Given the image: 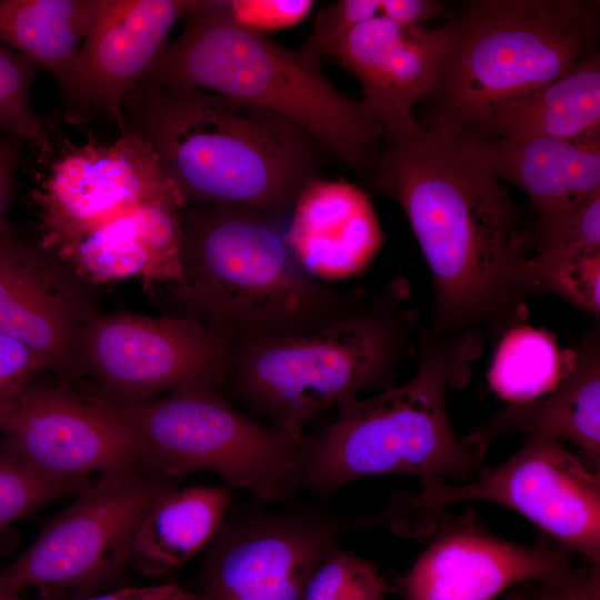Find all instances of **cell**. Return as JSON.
<instances>
[{"label":"cell","mask_w":600,"mask_h":600,"mask_svg":"<svg viewBox=\"0 0 600 600\" xmlns=\"http://www.w3.org/2000/svg\"><path fill=\"white\" fill-rule=\"evenodd\" d=\"M600 472L590 470L562 441L533 436L506 462L477 479L451 484L420 479L418 493L390 499L404 517L422 518L466 501H490L514 510L558 546L600 566Z\"/></svg>","instance_id":"7c38bea8"},{"label":"cell","mask_w":600,"mask_h":600,"mask_svg":"<svg viewBox=\"0 0 600 600\" xmlns=\"http://www.w3.org/2000/svg\"><path fill=\"white\" fill-rule=\"evenodd\" d=\"M216 3L234 26L258 34L299 23L314 4L310 0H216Z\"/></svg>","instance_id":"4dcf8cb0"},{"label":"cell","mask_w":600,"mask_h":600,"mask_svg":"<svg viewBox=\"0 0 600 600\" xmlns=\"http://www.w3.org/2000/svg\"><path fill=\"white\" fill-rule=\"evenodd\" d=\"M394 277L356 312L321 327L242 341L230 349L223 393L284 434L301 440L309 421L367 390L396 387L414 352L417 311Z\"/></svg>","instance_id":"277c9868"},{"label":"cell","mask_w":600,"mask_h":600,"mask_svg":"<svg viewBox=\"0 0 600 600\" xmlns=\"http://www.w3.org/2000/svg\"><path fill=\"white\" fill-rule=\"evenodd\" d=\"M379 14L403 26H423L446 10L434 0H379Z\"/></svg>","instance_id":"d590c367"},{"label":"cell","mask_w":600,"mask_h":600,"mask_svg":"<svg viewBox=\"0 0 600 600\" xmlns=\"http://www.w3.org/2000/svg\"><path fill=\"white\" fill-rule=\"evenodd\" d=\"M599 133L600 56L594 51L561 78L492 107L470 134L581 140Z\"/></svg>","instance_id":"cb8c5ba5"},{"label":"cell","mask_w":600,"mask_h":600,"mask_svg":"<svg viewBox=\"0 0 600 600\" xmlns=\"http://www.w3.org/2000/svg\"><path fill=\"white\" fill-rule=\"evenodd\" d=\"M200 0H97L64 101L71 123L102 114L126 129L124 101L164 47L173 24Z\"/></svg>","instance_id":"9a60e30c"},{"label":"cell","mask_w":600,"mask_h":600,"mask_svg":"<svg viewBox=\"0 0 600 600\" xmlns=\"http://www.w3.org/2000/svg\"><path fill=\"white\" fill-rule=\"evenodd\" d=\"M360 520L308 500L232 503L201 562L198 600H302L318 564Z\"/></svg>","instance_id":"8fae6325"},{"label":"cell","mask_w":600,"mask_h":600,"mask_svg":"<svg viewBox=\"0 0 600 600\" xmlns=\"http://www.w3.org/2000/svg\"><path fill=\"white\" fill-rule=\"evenodd\" d=\"M531 293H553L600 316V249L541 247L528 262Z\"/></svg>","instance_id":"4316f807"},{"label":"cell","mask_w":600,"mask_h":600,"mask_svg":"<svg viewBox=\"0 0 600 600\" xmlns=\"http://www.w3.org/2000/svg\"><path fill=\"white\" fill-rule=\"evenodd\" d=\"M183 200L153 201L92 230L57 258L88 284L138 278L152 297L157 287L180 286Z\"/></svg>","instance_id":"ffe728a7"},{"label":"cell","mask_w":600,"mask_h":600,"mask_svg":"<svg viewBox=\"0 0 600 600\" xmlns=\"http://www.w3.org/2000/svg\"><path fill=\"white\" fill-rule=\"evenodd\" d=\"M364 179L402 208L428 263L427 338L473 343L526 318L530 236L472 134L431 123L384 137Z\"/></svg>","instance_id":"6da1fadb"},{"label":"cell","mask_w":600,"mask_h":600,"mask_svg":"<svg viewBox=\"0 0 600 600\" xmlns=\"http://www.w3.org/2000/svg\"><path fill=\"white\" fill-rule=\"evenodd\" d=\"M473 137L492 173L530 198L538 214L536 231L550 227L600 190V137Z\"/></svg>","instance_id":"44dd1931"},{"label":"cell","mask_w":600,"mask_h":600,"mask_svg":"<svg viewBox=\"0 0 600 600\" xmlns=\"http://www.w3.org/2000/svg\"><path fill=\"white\" fill-rule=\"evenodd\" d=\"M4 401H6V399L0 397V413H1L2 409H3Z\"/></svg>","instance_id":"ab89813d"},{"label":"cell","mask_w":600,"mask_h":600,"mask_svg":"<svg viewBox=\"0 0 600 600\" xmlns=\"http://www.w3.org/2000/svg\"><path fill=\"white\" fill-rule=\"evenodd\" d=\"M229 344L188 317L114 312L91 317L74 343L76 379L124 406L188 388L221 389Z\"/></svg>","instance_id":"4fadbf2b"},{"label":"cell","mask_w":600,"mask_h":600,"mask_svg":"<svg viewBox=\"0 0 600 600\" xmlns=\"http://www.w3.org/2000/svg\"><path fill=\"white\" fill-rule=\"evenodd\" d=\"M126 127L151 147L189 204L226 203L279 217L320 177L326 151L268 109L188 87H137Z\"/></svg>","instance_id":"7a4b0ae2"},{"label":"cell","mask_w":600,"mask_h":600,"mask_svg":"<svg viewBox=\"0 0 600 600\" xmlns=\"http://www.w3.org/2000/svg\"><path fill=\"white\" fill-rule=\"evenodd\" d=\"M444 49L441 26H403L379 14L352 29L330 56L359 80L360 103L383 137H398L420 129L413 108L432 93Z\"/></svg>","instance_id":"ac0fdd59"},{"label":"cell","mask_w":600,"mask_h":600,"mask_svg":"<svg viewBox=\"0 0 600 600\" xmlns=\"http://www.w3.org/2000/svg\"><path fill=\"white\" fill-rule=\"evenodd\" d=\"M290 214L287 244L300 267L319 281L362 273L384 241L369 196L344 180L310 181Z\"/></svg>","instance_id":"d6986e66"},{"label":"cell","mask_w":600,"mask_h":600,"mask_svg":"<svg viewBox=\"0 0 600 600\" xmlns=\"http://www.w3.org/2000/svg\"><path fill=\"white\" fill-rule=\"evenodd\" d=\"M560 546L509 542L469 521L446 522L401 578L404 600H492L520 582L557 578L571 567Z\"/></svg>","instance_id":"e0dca14e"},{"label":"cell","mask_w":600,"mask_h":600,"mask_svg":"<svg viewBox=\"0 0 600 600\" xmlns=\"http://www.w3.org/2000/svg\"><path fill=\"white\" fill-rule=\"evenodd\" d=\"M433 120L473 133L492 107L546 86L599 51V2L472 0L446 12Z\"/></svg>","instance_id":"52a82bcc"},{"label":"cell","mask_w":600,"mask_h":600,"mask_svg":"<svg viewBox=\"0 0 600 600\" xmlns=\"http://www.w3.org/2000/svg\"><path fill=\"white\" fill-rule=\"evenodd\" d=\"M21 139L0 137V226L6 222L8 210L13 192L14 178L20 162Z\"/></svg>","instance_id":"74e56055"},{"label":"cell","mask_w":600,"mask_h":600,"mask_svg":"<svg viewBox=\"0 0 600 600\" xmlns=\"http://www.w3.org/2000/svg\"><path fill=\"white\" fill-rule=\"evenodd\" d=\"M103 402L130 434L143 470L172 480L211 471L228 488L267 504L289 502L299 492L303 438L241 412L221 389H181L124 406Z\"/></svg>","instance_id":"ba28073f"},{"label":"cell","mask_w":600,"mask_h":600,"mask_svg":"<svg viewBox=\"0 0 600 600\" xmlns=\"http://www.w3.org/2000/svg\"><path fill=\"white\" fill-rule=\"evenodd\" d=\"M88 486V479L38 471L0 441V531L48 503L78 494Z\"/></svg>","instance_id":"83f0119b"},{"label":"cell","mask_w":600,"mask_h":600,"mask_svg":"<svg viewBox=\"0 0 600 600\" xmlns=\"http://www.w3.org/2000/svg\"><path fill=\"white\" fill-rule=\"evenodd\" d=\"M38 68L0 42V131L27 140L37 149L48 141V126L30 107V88Z\"/></svg>","instance_id":"f1b7e54d"},{"label":"cell","mask_w":600,"mask_h":600,"mask_svg":"<svg viewBox=\"0 0 600 600\" xmlns=\"http://www.w3.org/2000/svg\"><path fill=\"white\" fill-rule=\"evenodd\" d=\"M379 16V0H341L321 8L301 49L321 57L332 50L360 23Z\"/></svg>","instance_id":"1f68e13d"},{"label":"cell","mask_w":600,"mask_h":600,"mask_svg":"<svg viewBox=\"0 0 600 600\" xmlns=\"http://www.w3.org/2000/svg\"><path fill=\"white\" fill-rule=\"evenodd\" d=\"M0 441L38 471L88 479L141 469L134 443L104 402L68 386L29 381L6 399Z\"/></svg>","instance_id":"5bb4252c"},{"label":"cell","mask_w":600,"mask_h":600,"mask_svg":"<svg viewBox=\"0 0 600 600\" xmlns=\"http://www.w3.org/2000/svg\"><path fill=\"white\" fill-rule=\"evenodd\" d=\"M536 584L533 600H600V566L588 563L584 568H571Z\"/></svg>","instance_id":"e575fe53"},{"label":"cell","mask_w":600,"mask_h":600,"mask_svg":"<svg viewBox=\"0 0 600 600\" xmlns=\"http://www.w3.org/2000/svg\"><path fill=\"white\" fill-rule=\"evenodd\" d=\"M231 504L227 486L167 487L136 527L129 567L158 577L187 563L213 541Z\"/></svg>","instance_id":"603a6c76"},{"label":"cell","mask_w":600,"mask_h":600,"mask_svg":"<svg viewBox=\"0 0 600 600\" xmlns=\"http://www.w3.org/2000/svg\"><path fill=\"white\" fill-rule=\"evenodd\" d=\"M97 0H0V42L57 80L64 101Z\"/></svg>","instance_id":"d4e9b609"},{"label":"cell","mask_w":600,"mask_h":600,"mask_svg":"<svg viewBox=\"0 0 600 600\" xmlns=\"http://www.w3.org/2000/svg\"><path fill=\"white\" fill-rule=\"evenodd\" d=\"M39 243L0 226V332L31 347L47 370L76 379L74 343L97 311L88 287Z\"/></svg>","instance_id":"2e32d148"},{"label":"cell","mask_w":600,"mask_h":600,"mask_svg":"<svg viewBox=\"0 0 600 600\" xmlns=\"http://www.w3.org/2000/svg\"><path fill=\"white\" fill-rule=\"evenodd\" d=\"M572 351L561 352L546 331L516 324L501 337L489 370V383L511 404L540 398L560 383L571 364Z\"/></svg>","instance_id":"484cf974"},{"label":"cell","mask_w":600,"mask_h":600,"mask_svg":"<svg viewBox=\"0 0 600 600\" xmlns=\"http://www.w3.org/2000/svg\"><path fill=\"white\" fill-rule=\"evenodd\" d=\"M183 283L161 298L168 316L193 318L230 349L246 340L302 332L347 317L370 297L341 291L306 272L292 256L283 217L226 203L181 210Z\"/></svg>","instance_id":"3957f363"},{"label":"cell","mask_w":600,"mask_h":600,"mask_svg":"<svg viewBox=\"0 0 600 600\" xmlns=\"http://www.w3.org/2000/svg\"><path fill=\"white\" fill-rule=\"evenodd\" d=\"M177 480L143 470L100 474L0 568V590L41 598L92 596L129 568L133 532L152 500Z\"/></svg>","instance_id":"9c48e42d"},{"label":"cell","mask_w":600,"mask_h":600,"mask_svg":"<svg viewBox=\"0 0 600 600\" xmlns=\"http://www.w3.org/2000/svg\"><path fill=\"white\" fill-rule=\"evenodd\" d=\"M0 600H21V598L20 594H14L0 590Z\"/></svg>","instance_id":"f35d334b"},{"label":"cell","mask_w":600,"mask_h":600,"mask_svg":"<svg viewBox=\"0 0 600 600\" xmlns=\"http://www.w3.org/2000/svg\"><path fill=\"white\" fill-rule=\"evenodd\" d=\"M41 600H198L194 591H189L176 583H162L147 587H126L103 594L81 598H41Z\"/></svg>","instance_id":"8d00e7d4"},{"label":"cell","mask_w":600,"mask_h":600,"mask_svg":"<svg viewBox=\"0 0 600 600\" xmlns=\"http://www.w3.org/2000/svg\"><path fill=\"white\" fill-rule=\"evenodd\" d=\"M41 370L47 366L31 347L0 332V397L9 398Z\"/></svg>","instance_id":"836d02e7"},{"label":"cell","mask_w":600,"mask_h":600,"mask_svg":"<svg viewBox=\"0 0 600 600\" xmlns=\"http://www.w3.org/2000/svg\"><path fill=\"white\" fill-rule=\"evenodd\" d=\"M180 37L163 47L138 87L203 89L280 114L344 166L366 177L383 132L360 101L337 89L321 57L241 29L200 0Z\"/></svg>","instance_id":"8992f818"},{"label":"cell","mask_w":600,"mask_h":600,"mask_svg":"<svg viewBox=\"0 0 600 600\" xmlns=\"http://www.w3.org/2000/svg\"><path fill=\"white\" fill-rule=\"evenodd\" d=\"M470 344L420 336V364L407 383L340 402L336 420L304 436L296 481L327 502L347 484L374 476L469 481L487 450L460 438L448 418L446 389L462 382Z\"/></svg>","instance_id":"5b68a950"},{"label":"cell","mask_w":600,"mask_h":600,"mask_svg":"<svg viewBox=\"0 0 600 600\" xmlns=\"http://www.w3.org/2000/svg\"><path fill=\"white\" fill-rule=\"evenodd\" d=\"M302 600H387L376 566L334 546L310 577Z\"/></svg>","instance_id":"f546056e"},{"label":"cell","mask_w":600,"mask_h":600,"mask_svg":"<svg viewBox=\"0 0 600 600\" xmlns=\"http://www.w3.org/2000/svg\"><path fill=\"white\" fill-rule=\"evenodd\" d=\"M49 137L29 202L39 246L58 257L92 230L153 201L184 200L149 143L126 127L111 141ZM186 201V200H184ZM187 203V202H186Z\"/></svg>","instance_id":"30bf717a"},{"label":"cell","mask_w":600,"mask_h":600,"mask_svg":"<svg viewBox=\"0 0 600 600\" xmlns=\"http://www.w3.org/2000/svg\"><path fill=\"white\" fill-rule=\"evenodd\" d=\"M521 431L578 446L600 469V353L598 332L572 351L571 364L551 392L526 403L510 404L471 436L488 448L498 436ZM600 472V471H599Z\"/></svg>","instance_id":"7402d4cb"},{"label":"cell","mask_w":600,"mask_h":600,"mask_svg":"<svg viewBox=\"0 0 600 600\" xmlns=\"http://www.w3.org/2000/svg\"><path fill=\"white\" fill-rule=\"evenodd\" d=\"M541 247L600 249V190L550 227L536 231Z\"/></svg>","instance_id":"d6a6232c"}]
</instances>
